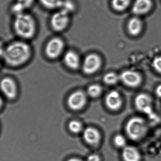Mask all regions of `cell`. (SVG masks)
I'll list each match as a JSON object with an SVG mask.
<instances>
[{"label": "cell", "instance_id": "6da1fadb", "mask_svg": "<svg viewBox=\"0 0 161 161\" xmlns=\"http://www.w3.org/2000/svg\"><path fill=\"white\" fill-rule=\"evenodd\" d=\"M32 51L30 46L22 41H15L9 44L2 53L6 64L12 66L23 64L31 58Z\"/></svg>", "mask_w": 161, "mask_h": 161}, {"label": "cell", "instance_id": "7a4b0ae2", "mask_svg": "<svg viewBox=\"0 0 161 161\" xmlns=\"http://www.w3.org/2000/svg\"><path fill=\"white\" fill-rule=\"evenodd\" d=\"M15 16L14 27L16 33L24 39L32 38L35 34L36 28L33 17L25 13Z\"/></svg>", "mask_w": 161, "mask_h": 161}, {"label": "cell", "instance_id": "3957f363", "mask_svg": "<svg viewBox=\"0 0 161 161\" xmlns=\"http://www.w3.org/2000/svg\"><path fill=\"white\" fill-rule=\"evenodd\" d=\"M147 130V127L145 120L138 117L130 119L126 124V133L133 140L141 139L146 134Z\"/></svg>", "mask_w": 161, "mask_h": 161}, {"label": "cell", "instance_id": "277c9868", "mask_svg": "<svg viewBox=\"0 0 161 161\" xmlns=\"http://www.w3.org/2000/svg\"><path fill=\"white\" fill-rule=\"evenodd\" d=\"M152 103L151 98L147 94H139L135 100V104L137 110L147 115L151 120L156 121L158 118L153 111Z\"/></svg>", "mask_w": 161, "mask_h": 161}, {"label": "cell", "instance_id": "5b68a950", "mask_svg": "<svg viewBox=\"0 0 161 161\" xmlns=\"http://www.w3.org/2000/svg\"><path fill=\"white\" fill-rule=\"evenodd\" d=\"M64 47V43L62 39L59 37L52 38L46 46V55L50 59H56L62 54Z\"/></svg>", "mask_w": 161, "mask_h": 161}, {"label": "cell", "instance_id": "8992f818", "mask_svg": "<svg viewBox=\"0 0 161 161\" xmlns=\"http://www.w3.org/2000/svg\"><path fill=\"white\" fill-rule=\"evenodd\" d=\"M69 21V14L60 10L53 15L51 19V25L54 31H61L67 27Z\"/></svg>", "mask_w": 161, "mask_h": 161}, {"label": "cell", "instance_id": "52a82bcc", "mask_svg": "<svg viewBox=\"0 0 161 161\" xmlns=\"http://www.w3.org/2000/svg\"><path fill=\"white\" fill-rule=\"evenodd\" d=\"M101 65L99 56L95 53H90L85 57L83 62V70L86 74H93L99 69Z\"/></svg>", "mask_w": 161, "mask_h": 161}, {"label": "cell", "instance_id": "ba28073f", "mask_svg": "<svg viewBox=\"0 0 161 161\" xmlns=\"http://www.w3.org/2000/svg\"><path fill=\"white\" fill-rule=\"evenodd\" d=\"M86 94L82 91H75L71 94L68 99V104L70 109L79 110L84 107L86 103Z\"/></svg>", "mask_w": 161, "mask_h": 161}, {"label": "cell", "instance_id": "9c48e42d", "mask_svg": "<svg viewBox=\"0 0 161 161\" xmlns=\"http://www.w3.org/2000/svg\"><path fill=\"white\" fill-rule=\"evenodd\" d=\"M121 81L127 86L134 87L140 85L142 78L139 73L133 70H125L119 76Z\"/></svg>", "mask_w": 161, "mask_h": 161}, {"label": "cell", "instance_id": "30bf717a", "mask_svg": "<svg viewBox=\"0 0 161 161\" xmlns=\"http://www.w3.org/2000/svg\"><path fill=\"white\" fill-rule=\"evenodd\" d=\"M1 88L6 97L13 99L17 95V86L14 81L10 78H4L1 82Z\"/></svg>", "mask_w": 161, "mask_h": 161}, {"label": "cell", "instance_id": "8fae6325", "mask_svg": "<svg viewBox=\"0 0 161 161\" xmlns=\"http://www.w3.org/2000/svg\"><path fill=\"white\" fill-rule=\"evenodd\" d=\"M122 103L120 94L115 90L109 92L105 97L106 106L110 110L113 111L118 110L121 107Z\"/></svg>", "mask_w": 161, "mask_h": 161}, {"label": "cell", "instance_id": "7c38bea8", "mask_svg": "<svg viewBox=\"0 0 161 161\" xmlns=\"http://www.w3.org/2000/svg\"><path fill=\"white\" fill-rule=\"evenodd\" d=\"M64 60L66 65L72 69H77L80 64V56L74 51L67 52L64 56Z\"/></svg>", "mask_w": 161, "mask_h": 161}, {"label": "cell", "instance_id": "4fadbf2b", "mask_svg": "<svg viewBox=\"0 0 161 161\" xmlns=\"http://www.w3.org/2000/svg\"><path fill=\"white\" fill-rule=\"evenodd\" d=\"M83 136L85 141L90 145H97L100 141V133L97 129L92 127H88L84 130Z\"/></svg>", "mask_w": 161, "mask_h": 161}, {"label": "cell", "instance_id": "5bb4252c", "mask_svg": "<svg viewBox=\"0 0 161 161\" xmlns=\"http://www.w3.org/2000/svg\"><path fill=\"white\" fill-rule=\"evenodd\" d=\"M122 157L124 161H140L141 160L139 151L133 146H126L123 148Z\"/></svg>", "mask_w": 161, "mask_h": 161}, {"label": "cell", "instance_id": "9a60e30c", "mask_svg": "<svg viewBox=\"0 0 161 161\" xmlns=\"http://www.w3.org/2000/svg\"><path fill=\"white\" fill-rule=\"evenodd\" d=\"M151 0H136L132 8L133 13L136 15L146 14L151 8Z\"/></svg>", "mask_w": 161, "mask_h": 161}, {"label": "cell", "instance_id": "2e32d148", "mask_svg": "<svg viewBox=\"0 0 161 161\" xmlns=\"http://www.w3.org/2000/svg\"><path fill=\"white\" fill-rule=\"evenodd\" d=\"M128 31L130 34L136 36L140 32L142 29V23L137 18H133L128 23Z\"/></svg>", "mask_w": 161, "mask_h": 161}, {"label": "cell", "instance_id": "e0dca14e", "mask_svg": "<svg viewBox=\"0 0 161 161\" xmlns=\"http://www.w3.org/2000/svg\"><path fill=\"white\" fill-rule=\"evenodd\" d=\"M42 5L49 9H60L63 0H40Z\"/></svg>", "mask_w": 161, "mask_h": 161}, {"label": "cell", "instance_id": "ac0fdd59", "mask_svg": "<svg viewBox=\"0 0 161 161\" xmlns=\"http://www.w3.org/2000/svg\"><path fill=\"white\" fill-rule=\"evenodd\" d=\"M130 2V0H113L112 6L116 11H123L129 6Z\"/></svg>", "mask_w": 161, "mask_h": 161}, {"label": "cell", "instance_id": "d6986e66", "mask_svg": "<svg viewBox=\"0 0 161 161\" xmlns=\"http://www.w3.org/2000/svg\"><path fill=\"white\" fill-rule=\"evenodd\" d=\"M60 9L69 14L70 13L75 11V4L71 0H63Z\"/></svg>", "mask_w": 161, "mask_h": 161}, {"label": "cell", "instance_id": "ffe728a7", "mask_svg": "<svg viewBox=\"0 0 161 161\" xmlns=\"http://www.w3.org/2000/svg\"><path fill=\"white\" fill-rule=\"evenodd\" d=\"M102 92V88L100 86L93 84L87 88V95L92 97H99Z\"/></svg>", "mask_w": 161, "mask_h": 161}, {"label": "cell", "instance_id": "44dd1931", "mask_svg": "<svg viewBox=\"0 0 161 161\" xmlns=\"http://www.w3.org/2000/svg\"><path fill=\"white\" fill-rule=\"evenodd\" d=\"M119 77L114 72H109L104 75L103 77V81L106 84L109 85H113L115 84L118 82Z\"/></svg>", "mask_w": 161, "mask_h": 161}, {"label": "cell", "instance_id": "7402d4cb", "mask_svg": "<svg viewBox=\"0 0 161 161\" xmlns=\"http://www.w3.org/2000/svg\"><path fill=\"white\" fill-rule=\"evenodd\" d=\"M69 129L74 133H79L82 130V125L80 121L72 120L69 124Z\"/></svg>", "mask_w": 161, "mask_h": 161}, {"label": "cell", "instance_id": "603a6c76", "mask_svg": "<svg viewBox=\"0 0 161 161\" xmlns=\"http://www.w3.org/2000/svg\"><path fill=\"white\" fill-rule=\"evenodd\" d=\"M114 143L118 147H126V140L123 136L118 134L114 138Z\"/></svg>", "mask_w": 161, "mask_h": 161}, {"label": "cell", "instance_id": "cb8c5ba5", "mask_svg": "<svg viewBox=\"0 0 161 161\" xmlns=\"http://www.w3.org/2000/svg\"><path fill=\"white\" fill-rule=\"evenodd\" d=\"M152 65L153 68L156 71L161 73V56L156 57L153 60Z\"/></svg>", "mask_w": 161, "mask_h": 161}, {"label": "cell", "instance_id": "d4e9b609", "mask_svg": "<svg viewBox=\"0 0 161 161\" xmlns=\"http://www.w3.org/2000/svg\"><path fill=\"white\" fill-rule=\"evenodd\" d=\"M34 1L35 0H17V2L18 3L26 10L32 5Z\"/></svg>", "mask_w": 161, "mask_h": 161}, {"label": "cell", "instance_id": "484cf974", "mask_svg": "<svg viewBox=\"0 0 161 161\" xmlns=\"http://www.w3.org/2000/svg\"><path fill=\"white\" fill-rule=\"evenodd\" d=\"M86 161H100V158L97 154H91L87 157Z\"/></svg>", "mask_w": 161, "mask_h": 161}, {"label": "cell", "instance_id": "4316f807", "mask_svg": "<svg viewBox=\"0 0 161 161\" xmlns=\"http://www.w3.org/2000/svg\"><path fill=\"white\" fill-rule=\"evenodd\" d=\"M155 93L158 97L161 98V85L158 86L156 87V90H155Z\"/></svg>", "mask_w": 161, "mask_h": 161}, {"label": "cell", "instance_id": "83f0119b", "mask_svg": "<svg viewBox=\"0 0 161 161\" xmlns=\"http://www.w3.org/2000/svg\"><path fill=\"white\" fill-rule=\"evenodd\" d=\"M67 161H83L82 160H80V159H78V158H71V159H69Z\"/></svg>", "mask_w": 161, "mask_h": 161}]
</instances>
